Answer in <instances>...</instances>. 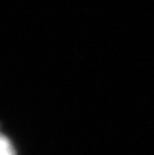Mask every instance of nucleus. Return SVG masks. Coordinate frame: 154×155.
<instances>
[{"mask_svg": "<svg viewBox=\"0 0 154 155\" xmlns=\"http://www.w3.org/2000/svg\"><path fill=\"white\" fill-rule=\"evenodd\" d=\"M0 155H13L11 144L8 143L3 136H0Z\"/></svg>", "mask_w": 154, "mask_h": 155, "instance_id": "obj_1", "label": "nucleus"}]
</instances>
